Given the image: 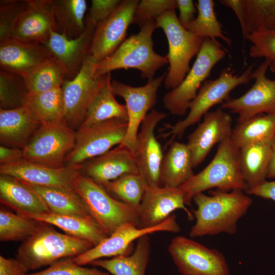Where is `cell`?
<instances>
[{
  "label": "cell",
  "mask_w": 275,
  "mask_h": 275,
  "mask_svg": "<svg viewBox=\"0 0 275 275\" xmlns=\"http://www.w3.org/2000/svg\"><path fill=\"white\" fill-rule=\"evenodd\" d=\"M193 201L197 208L193 210L195 224L189 232L191 238L221 233L237 232L238 221L247 212L253 200L243 190H210L209 195L200 193Z\"/></svg>",
  "instance_id": "1"
},
{
  "label": "cell",
  "mask_w": 275,
  "mask_h": 275,
  "mask_svg": "<svg viewBox=\"0 0 275 275\" xmlns=\"http://www.w3.org/2000/svg\"><path fill=\"white\" fill-rule=\"evenodd\" d=\"M136 34L125 39L116 50L104 60L96 63L97 76L120 69H135L143 78H153L156 72L169 63L166 56L156 53L153 49L152 35L157 29L154 19L146 22Z\"/></svg>",
  "instance_id": "2"
},
{
  "label": "cell",
  "mask_w": 275,
  "mask_h": 275,
  "mask_svg": "<svg viewBox=\"0 0 275 275\" xmlns=\"http://www.w3.org/2000/svg\"><path fill=\"white\" fill-rule=\"evenodd\" d=\"M185 195V205H190L195 195L211 188L229 191L249 187L242 176L239 164V149L230 138L218 144L211 162L200 172L180 187Z\"/></svg>",
  "instance_id": "3"
},
{
  "label": "cell",
  "mask_w": 275,
  "mask_h": 275,
  "mask_svg": "<svg viewBox=\"0 0 275 275\" xmlns=\"http://www.w3.org/2000/svg\"><path fill=\"white\" fill-rule=\"evenodd\" d=\"M93 246L87 240L59 232L44 223L19 247L17 258L29 270H35L80 255Z\"/></svg>",
  "instance_id": "4"
},
{
  "label": "cell",
  "mask_w": 275,
  "mask_h": 275,
  "mask_svg": "<svg viewBox=\"0 0 275 275\" xmlns=\"http://www.w3.org/2000/svg\"><path fill=\"white\" fill-rule=\"evenodd\" d=\"M73 188L85 203L93 219L108 236L126 224L139 227L137 209L113 198L102 186L79 172L74 180Z\"/></svg>",
  "instance_id": "5"
},
{
  "label": "cell",
  "mask_w": 275,
  "mask_h": 275,
  "mask_svg": "<svg viewBox=\"0 0 275 275\" xmlns=\"http://www.w3.org/2000/svg\"><path fill=\"white\" fill-rule=\"evenodd\" d=\"M157 28L162 29L167 38L169 63L163 81L167 89H174L189 71L191 60L201 49L203 38L185 29L180 23L175 10L167 11L154 18Z\"/></svg>",
  "instance_id": "6"
},
{
  "label": "cell",
  "mask_w": 275,
  "mask_h": 275,
  "mask_svg": "<svg viewBox=\"0 0 275 275\" xmlns=\"http://www.w3.org/2000/svg\"><path fill=\"white\" fill-rule=\"evenodd\" d=\"M227 52L217 40L204 38L195 61L183 80L164 95V107L173 115H185L201 84L209 76L213 67L225 57Z\"/></svg>",
  "instance_id": "7"
},
{
  "label": "cell",
  "mask_w": 275,
  "mask_h": 275,
  "mask_svg": "<svg viewBox=\"0 0 275 275\" xmlns=\"http://www.w3.org/2000/svg\"><path fill=\"white\" fill-rule=\"evenodd\" d=\"M254 65H250L240 75L234 74L230 67L223 70L215 79L206 80L190 103L186 117L171 126L169 134L180 139L186 130L198 123L201 118L214 105L229 99L231 92L237 87L248 83L252 79Z\"/></svg>",
  "instance_id": "8"
},
{
  "label": "cell",
  "mask_w": 275,
  "mask_h": 275,
  "mask_svg": "<svg viewBox=\"0 0 275 275\" xmlns=\"http://www.w3.org/2000/svg\"><path fill=\"white\" fill-rule=\"evenodd\" d=\"M75 138L76 131L66 123L42 124L23 148V159L50 168H63Z\"/></svg>",
  "instance_id": "9"
},
{
  "label": "cell",
  "mask_w": 275,
  "mask_h": 275,
  "mask_svg": "<svg viewBox=\"0 0 275 275\" xmlns=\"http://www.w3.org/2000/svg\"><path fill=\"white\" fill-rule=\"evenodd\" d=\"M127 128V121L117 118L79 127L76 130L75 145L66 158L65 166L80 170L87 160L122 144Z\"/></svg>",
  "instance_id": "10"
},
{
  "label": "cell",
  "mask_w": 275,
  "mask_h": 275,
  "mask_svg": "<svg viewBox=\"0 0 275 275\" xmlns=\"http://www.w3.org/2000/svg\"><path fill=\"white\" fill-rule=\"evenodd\" d=\"M96 62L88 54L78 74L62 86L66 124L76 130L83 123L95 96L106 82L109 73L95 74Z\"/></svg>",
  "instance_id": "11"
},
{
  "label": "cell",
  "mask_w": 275,
  "mask_h": 275,
  "mask_svg": "<svg viewBox=\"0 0 275 275\" xmlns=\"http://www.w3.org/2000/svg\"><path fill=\"white\" fill-rule=\"evenodd\" d=\"M168 251L182 275H230L222 253L185 236L174 237Z\"/></svg>",
  "instance_id": "12"
},
{
  "label": "cell",
  "mask_w": 275,
  "mask_h": 275,
  "mask_svg": "<svg viewBox=\"0 0 275 275\" xmlns=\"http://www.w3.org/2000/svg\"><path fill=\"white\" fill-rule=\"evenodd\" d=\"M167 72L148 80L141 87H132L116 80L111 81L115 95L124 99L127 109L128 128L121 144L134 153L139 129L147 113L156 104L158 91L166 76Z\"/></svg>",
  "instance_id": "13"
},
{
  "label": "cell",
  "mask_w": 275,
  "mask_h": 275,
  "mask_svg": "<svg viewBox=\"0 0 275 275\" xmlns=\"http://www.w3.org/2000/svg\"><path fill=\"white\" fill-rule=\"evenodd\" d=\"M180 230L175 215H171L161 224L152 227L143 228L131 223L126 224L97 245L72 259L75 264L83 266L104 257L127 255L126 252L132 242L145 235L162 231L178 233Z\"/></svg>",
  "instance_id": "14"
},
{
  "label": "cell",
  "mask_w": 275,
  "mask_h": 275,
  "mask_svg": "<svg viewBox=\"0 0 275 275\" xmlns=\"http://www.w3.org/2000/svg\"><path fill=\"white\" fill-rule=\"evenodd\" d=\"M140 1L124 0L117 9L96 27L88 55L98 63L113 53L125 40Z\"/></svg>",
  "instance_id": "15"
},
{
  "label": "cell",
  "mask_w": 275,
  "mask_h": 275,
  "mask_svg": "<svg viewBox=\"0 0 275 275\" xmlns=\"http://www.w3.org/2000/svg\"><path fill=\"white\" fill-rule=\"evenodd\" d=\"M270 63L265 59L252 72V79L255 82L245 93L222 103V108L238 114V122L261 114H275V80L266 76Z\"/></svg>",
  "instance_id": "16"
},
{
  "label": "cell",
  "mask_w": 275,
  "mask_h": 275,
  "mask_svg": "<svg viewBox=\"0 0 275 275\" xmlns=\"http://www.w3.org/2000/svg\"><path fill=\"white\" fill-rule=\"evenodd\" d=\"M166 116L163 112L152 109L143 120L136 136L133 154L139 174L148 186H160L159 172L163 154L154 131Z\"/></svg>",
  "instance_id": "17"
},
{
  "label": "cell",
  "mask_w": 275,
  "mask_h": 275,
  "mask_svg": "<svg viewBox=\"0 0 275 275\" xmlns=\"http://www.w3.org/2000/svg\"><path fill=\"white\" fill-rule=\"evenodd\" d=\"M52 31L58 32L52 0H29L14 22L12 39L44 45Z\"/></svg>",
  "instance_id": "18"
},
{
  "label": "cell",
  "mask_w": 275,
  "mask_h": 275,
  "mask_svg": "<svg viewBox=\"0 0 275 275\" xmlns=\"http://www.w3.org/2000/svg\"><path fill=\"white\" fill-rule=\"evenodd\" d=\"M185 195L180 187L148 186L138 208L140 228L157 226L176 209H183L190 219L193 213L185 207Z\"/></svg>",
  "instance_id": "19"
},
{
  "label": "cell",
  "mask_w": 275,
  "mask_h": 275,
  "mask_svg": "<svg viewBox=\"0 0 275 275\" xmlns=\"http://www.w3.org/2000/svg\"><path fill=\"white\" fill-rule=\"evenodd\" d=\"M232 119L222 107L208 112L203 121L188 136L187 145L192 155L194 168L205 159L212 148L230 138Z\"/></svg>",
  "instance_id": "20"
},
{
  "label": "cell",
  "mask_w": 275,
  "mask_h": 275,
  "mask_svg": "<svg viewBox=\"0 0 275 275\" xmlns=\"http://www.w3.org/2000/svg\"><path fill=\"white\" fill-rule=\"evenodd\" d=\"M79 170L65 166L53 168L34 163L23 158L0 166L1 175L13 177L30 185L73 188V181Z\"/></svg>",
  "instance_id": "21"
},
{
  "label": "cell",
  "mask_w": 275,
  "mask_h": 275,
  "mask_svg": "<svg viewBox=\"0 0 275 275\" xmlns=\"http://www.w3.org/2000/svg\"><path fill=\"white\" fill-rule=\"evenodd\" d=\"M80 170L101 186L124 174L139 173L133 153L121 144L87 160L81 165Z\"/></svg>",
  "instance_id": "22"
},
{
  "label": "cell",
  "mask_w": 275,
  "mask_h": 275,
  "mask_svg": "<svg viewBox=\"0 0 275 275\" xmlns=\"http://www.w3.org/2000/svg\"><path fill=\"white\" fill-rule=\"evenodd\" d=\"M85 23V31L78 37L69 39L57 32L52 31L44 44L65 66L67 80H71L78 74L88 54L96 26Z\"/></svg>",
  "instance_id": "23"
},
{
  "label": "cell",
  "mask_w": 275,
  "mask_h": 275,
  "mask_svg": "<svg viewBox=\"0 0 275 275\" xmlns=\"http://www.w3.org/2000/svg\"><path fill=\"white\" fill-rule=\"evenodd\" d=\"M53 55L43 44L11 39L0 42L1 70L25 76Z\"/></svg>",
  "instance_id": "24"
},
{
  "label": "cell",
  "mask_w": 275,
  "mask_h": 275,
  "mask_svg": "<svg viewBox=\"0 0 275 275\" xmlns=\"http://www.w3.org/2000/svg\"><path fill=\"white\" fill-rule=\"evenodd\" d=\"M40 125L23 105L12 109L0 108V141L3 145L22 149Z\"/></svg>",
  "instance_id": "25"
},
{
  "label": "cell",
  "mask_w": 275,
  "mask_h": 275,
  "mask_svg": "<svg viewBox=\"0 0 275 275\" xmlns=\"http://www.w3.org/2000/svg\"><path fill=\"white\" fill-rule=\"evenodd\" d=\"M0 200L19 214L50 212L41 197L29 185L9 175H0Z\"/></svg>",
  "instance_id": "26"
},
{
  "label": "cell",
  "mask_w": 275,
  "mask_h": 275,
  "mask_svg": "<svg viewBox=\"0 0 275 275\" xmlns=\"http://www.w3.org/2000/svg\"><path fill=\"white\" fill-rule=\"evenodd\" d=\"M191 153L185 144L172 142L160 168V186L180 187L195 175Z\"/></svg>",
  "instance_id": "27"
},
{
  "label": "cell",
  "mask_w": 275,
  "mask_h": 275,
  "mask_svg": "<svg viewBox=\"0 0 275 275\" xmlns=\"http://www.w3.org/2000/svg\"><path fill=\"white\" fill-rule=\"evenodd\" d=\"M21 215L54 225L67 234L89 241L94 246L108 237L92 217L62 215L51 212Z\"/></svg>",
  "instance_id": "28"
},
{
  "label": "cell",
  "mask_w": 275,
  "mask_h": 275,
  "mask_svg": "<svg viewBox=\"0 0 275 275\" xmlns=\"http://www.w3.org/2000/svg\"><path fill=\"white\" fill-rule=\"evenodd\" d=\"M271 142L249 145L239 150L240 168L249 190L266 181L271 156Z\"/></svg>",
  "instance_id": "29"
},
{
  "label": "cell",
  "mask_w": 275,
  "mask_h": 275,
  "mask_svg": "<svg viewBox=\"0 0 275 275\" xmlns=\"http://www.w3.org/2000/svg\"><path fill=\"white\" fill-rule=\"evenodd\" d=\"M150 254L149 235L137 240L133 253L119 255L110 259H98L90 264L101 267L112 275H145Z\"/></svg>",
  "instance_id": "30"
},
{
  "label": "cell",
  "mask_w": 275,
  "mask_h": 275,
  "mask_svg": "<svg viewBox=\"0 0 275 275\" xmlns=\"http://www.w3.org/2000/svg\"><path fill=\"white\" fill-rule=\"evenodd\" d=\"M28 185L41 197L50 212L93 218L85 203L74 189Z\"/></svg>",
  "instance_id": "31"
},
{
  "label": "cell",
  "mask_w": 275,
  "mask_h": 275,
  "mask_svg": "<svg viewBox=\"0 0 275 275\" xmlns=\"http://www.w3.org/2000/svg\"><path fill=\"white\" fill-rule=\"evenodd\" d=\"M23 105L41 125L66 123L62 88L42 93L29 92Z\"/></svg>",
  "instance_id": "32"
},
{
  "label": "cell",
  "mask_w": 275,
  "mask_h": 275,
  "mask_svg": "<svg viewBox=\"0 0 275 275\" xmlns=\"http://www.w3.org/2000/svg\"><path fill=\"white\" fill-rule=\"evenodd\" d=\"M275 134V114H261L238 122L230 140L239 150L256 143L271 141Z\"/></svg>",
  "instance_id": "33"
},
{
  "label": "cell",
  "mask_w": 275,
  "mask_h": 275,
  "mask_svg": "<svg viewBox=\"0 0 275 275\" xmlns=\"http://www.w3.org/2000/svg\"><path fill=\"white\" fill-rule=\"evenodd\" d=\"M109 73L107 80L94 98L79 127H86L113 119L128 120L125 104L119 103L115 97Z\"/></svg>",
  "instance_id": "34"
},
{
  "label": "cell",
  "mask_w": 275,
  "mask_h": 275,
  "mask_svg": "<svg viewBox=\"0 0 275 275\" xmlns=\"http://www.w3.org/2000/svg\"><path fill=\"white\" fill-rule=\"evenodd\" d=\"M58 33L69 39L80 36L85 31V0H52Z\"/></svg>",
  "instance_id": "35"
},
{
  "label": "cell",
  "mask_w": 275,
  "mask_h": 275,
  "mask_svg": "<svg viewBox=\"0 0 275 275\" xmlns=\"http://www.w3.org/2000/svg\"><path fill=\"white\" fill-rule=\"evenodd\" d=\"M30 93H42L62 88L67 79L64 65L53 56L23 76Z\"/></svg>",
  "instance_id": "36"
},
{
  "label": "cell",
  "mask_w": 275,
  "mask_h": 275,
  "mask_svg": "<svg viewBox=\"0 0 275 275\" xmlns=\"http://www.w3.org/2000/svg\"><path fill=\"white\" fill-rule=\"evenodd\" d=\"M44 223L16 214L1 206L0 240L25 241L32 236Z\"/></svg>",
  "instance_id": "37"
},
{
  "label": "cell",
  "mask_w": 275,
  "mask_h": 275,
  "mask_svg": "<svg viewBox=\"0 0 275 275\" xmlns=\"http://www.w3.org/2000/svg\"><path fill=\"white\" fill-rule=\"evenodd\" d=\"M215 5L212 0H198L196 5L197 16L186 30L203 39L208 38L215 41L219 38L230 46L232 41L223 33L222 25L214 10Z\"/></svg>",
  "instance_id": "38"
},
{
  "label": "cell",
  "mask_w": 275,
  "mask_h": 275,
  "mask_svg": "<svg viewBox=\"0 0 275 275\" xmlns=\"http://www.w3.org/2000/svg\"><path fill=\"white\" fill-rule=\"evenodd\" d=\"M102 186L118 200L138 209L148 185L139 173H128Z\"/></svg>",
  "instance_id": "39"
},
{
  "label": "cell",
  "mask_w": 275,
  "mask_h": 275,
  "mask_svg": "<svg viewBox=\"0 0 275 275\" xmlns=\"http://www.w3.org/2000/svg\"><path fill=\"white\" fill-rule=\"evenodd\" d=\"M29 93L24 77L0 71V107L12 109L22 106Z\"/></svg>",
  "instance_id": "40"
},
{
  "label": "cell",
  "mask_w": 275,
  "mask_h": 275,
  "mask_svg": "<svg viewBox=\"0 0 275 275\" xmlns=\"http://www.w3.org/2000/svg\"><path fill=\"white\" fill-rule=\"evenodd\" d=\"M251 34L275 31V0H244Z\"/></svg>",
  "instance_id": "41"
},
{
  "label": "cell",
  "mask_w": 275,
  "mask_h": 275,
  "mask_svg": "<svg viewBox=\"0 0 275 275\" xmlns=\"http://www.w3.org/2000/svg\"><path fill=\"white\" fill-rule=\"evenodd\" d=\"M252 45L250 56L264 58L270 61L269 69L275 73V31H259L251 33L247 38Z\"/></svg>",
  "instance_id": "42"
},
{
  "label": "cell",
  "mask_w": 275,
  "mask_h": 275,
  "mask_svg": "<svg viewBox=\"0 0 275 275\" xmlns=\"http://www.w3.org/2000/svg\"><path fill=\"white\" fill-rule=\"evenodd\" d=\"M29 2V0L0 1V42L12 39L14 22Z\"/></svg>",
  "instance_id": "43"
},
{
  "label": "cell",
  "mask_w": 275,
  "mask_h": 275,
  "mask_svg": "<svg viewBox=\"0 0 275 275\" xmlns=\"http://www.w3.org/2000/svg\"><path fill=\"white\" fill-rule=\"evenodd\" d=\"M176 8V0L140 1L134 13L133 23L141 27L147 21Z\"/></svg>",
  "instance_id": "44"
},
{
  "label": "cell",
  "mask_w": 275,
  "mask_h": 275,
  "mask_svg": "<svg viewBox=\"0 0 275 275\" xmlns=\"http://www.w3.org/2000/svg\"><path fill=\"white\" fill-rule=\"evenodd\" d=\"M26 275H109L96 268L84 267L75 264L72 258L60 260L42 271Z\"/></svg>",
  "instance_id": "45"
},
{
  "label": "cell",
  "mask_w": 275,
  "mask_h": 275,
  "mask_svg": "<svg viewBox=\"0 0 275 275\" xmlns=\"http://www.w3.org/2000/svg\"><path fill=\"white\" fill-rule=\"evenodd\" d=\"M120 0H92L85 22L97 26L119 7Z\"/></svg>",
  "instance_id": "46"
},
{
  "label": "cell",
  "mask_w": 275,
  "mask_h": 275,
  "mask_svg": "<svg viewBox=\"0 0 275 275\" xmlns=\"http://www.w3.org/2000/svg\"><path fill=\"white\" fill-rule=\"evenodd\" d=\"M218 2L232 9L236 14L241 26L244 40L251 34L247 20L244 0H220Z\"/></svg>",
  "instance_id": "47"
},
{
  "label": "cell",
  "mask_w": 275,
  "mask_h": 275,
  "mask_svg": "<svg viewBox=\"0 0 275 275\" xmlns=\"http://www.w3.org/2000/svg\"><path fill=\"white\" fill-rule=\"evenodd\" d=\"M29 269L20 260L0 256V275H26Z\"/></svg>",
  "instance_id": "48"
},
{
  "label": "cell",
  "mask_w": 275,
  "mask_h": 275,
  "mask_svg": "<svg viewBox=\"0 0 275 275\" xmlns=\"http://www.w3.org/2000/svg\"><path fill=\"white\" fill-rule=\"evenodd\" d=\"M177 8L179 10V21L182 26L187 29V26L195 19L197 12L192 0H176Z\"/></svg>",
  "instance_id": "49"
},
{
  "label": "cell",
  "mask_w": 275,
  "mask_h": 275,
  "mask_svg": "<svg viewBox=\"0 0 275 275\" xmlns=\"http://www.w3.org/2000/svg\"><path fill=\"white\" fill-rule=\"evenodd\" d=\"M246 193L248 195L272 200L275 202V180L271 181L266 180L257 187L248 190Z\"/></svg>",
  "instance_id": "50"
},
{
  "label": "cell",
  "mask_w": 275,
  "mask_h": 275,
  "mask_svg": "<svg viewBox=\"0 0 275 275\" xmlns=\"http://www.w3.org/2000/svg\"><path fill=\"white\" fill-rule=\"evenodd\" d=\"M23 158L22 149L9 148L1 145L0 147L1 164L13 162Z\"/></svg>",
  "instance_id": "51"
},
{
  "label": "cell",
  "mask_w": 275,
  "mask_h": 275,
  "mask_svg": "<svg viewBox=\"0 0 275 275\" xmlns=\"http://www.w3.org/2000/svg\"><path fill=\"white\" fill-rule=\"evenodd\" d=\"M271 156L268 166L267 178H275V134L271 142Z\"/></svg>",
  "instance_id": "52"
}]
</instances>
